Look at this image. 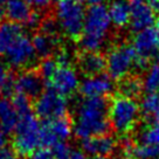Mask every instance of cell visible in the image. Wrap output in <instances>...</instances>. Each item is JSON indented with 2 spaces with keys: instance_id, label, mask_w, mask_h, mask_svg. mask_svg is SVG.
Returning <instances> with one entry per match:
<instances>
[{
  "instance_id": "obj_9",
  "label": "cell",
  "mask_w": 159,
  "mask_h": 159,
  "mask_svg": "<svg viewBox=\"0 0 159 159\" xmlns=\"http://www.w3.org/2000/svg\"><path fill=\"white\" fill-rule=\"evenodd\" d=\"M134 52L137 54V68L143 69L152 59H154L159 52L156 30L146 28L137 32L132 42Z\"/></svg>"
},
{
  "instance_id": "obj_1",
  "label": "cell",
  "mask_w": 159,
  "mask_h": 159,
  "mask_svg": "<svg viewBox=\"0 0 159 159\" xmlns=\"http://www.w3.org/2000/svg\"><path fill=\"white\" fill-rule=\"evenodd\" d=\"M110 129L109 103L104 97H84L77 104L74 118V134L77 138L108 134Z\"/></svg>"
},
{
  "instance_id": "obj_22",
  "label": "cell",
  "mask_w": 159,
  "mask_h": 159,
  "mask_svg": "<svg viewBox=\"0 0 159 159\" xmlns=\"http://www.w3.org/2000/svg\"><path fill=\"white\" fill-rule=\"evenodd\" d=\"M140 111L146 120L158 122L159 120V94L150 93L143 97L140 102Z\"/></svg>"
},
{
  "instance_id": "obj_14",
  "label": "cell",
  "mask_w": 159,
  "mask_h": 159,
  "mask_svg": "<svg viewBox=\"0 0 159 159\" xmlns=\"http://www.w3.org/2000/svg\"><path fill=\"white\" fill-rule=\"evenodd\" d=\"M112 79L109 75L99 74L82 80L79 90L84 97H105L112 91Z\"/></svg>"
},
{
  "instance_id": "obj_28",
  "label": "cell",
  "mask_w": 159,
  "mask_h": 159,
  "mask_svg": "<svg viewBox=\"0 0 159 159\" xmlns=\"http://www.w3.org/2000/svg\"><path fill=\"white\" fill-rule=\"evenodd\" d=\"M59 68V65L56 62L55 59H50V57H46L43 61L40 63V70L39 73L42 76L43 81L49 82V80L53 77V75L55 74V71Z\"/></svg>"
},
{
  "instance_id": "obj_46",
  "label": "cell",
  "mask_w": 159,
  "mask_h": 159,
  "mask_svg": "<svg viewBox=\"0 0 159 159\" xmlns=\"http://www.w3.org/2000/svg\"><path fill=\"white\" fill-rule=\"evenodd\" d=\"M59 1H60V0H59Z\"/></svg>"
},
{
  "instance_id": "obj_43",
  "label": "cell",
  "mask_w": 159,
  "mask_h": 159,
  "mask_svg": "<svg viewBox=\"0 0 159 159\" xmlns=\"http://www.w3.org/2000/svg\"><path fill=\"white\" fill-rule=\"evenodd\" d=\"M156 34H157V40H158V45H159V21L157 24V28H156Z\"/></svg>"
},
{
  "instance_id": "obj_34",
  "label": "cell",
  "mask_w": 159,
  "mask_h": 159,
  "mask_svg": "<svg viewBox=\"0 0 159 159\" xmlns=\"http://www.w3.org/2000/svg\"><path fill=\"white\" fill-rule=\"evenodd\" d=\"M41 18H40V15L36 13V12H33V14L30 15V20L27 21V24L26 25L28 26L30 28H35V27H38L39 25H41Z\"/></svg>"
},
{
  "instance_id": "obj_8",
  "label": "cell",
  "mask_w": 159,
  "mask_h": 159,
  "mask_svg": "<svg viewBox=\"0 0 159 159\" xmlns=\"http://www.w3.org/2000/svg\"><path fill=\"white\" fill-rule=\"evenodd\" d=\"M74 132V122L68 116L41 123V146L52 148L57 142H67Z\"/></svg>"
},
{
  "instance_id": "obj_38",
  "label": "cell",
  "mask_w": 159,
  "mask_h": 159,
  "mask_svg": "<svg viewBox=\"0 0 159 159\" xmlns=\"http://www.w3.org/2000/svg\"><path fill=\"white\" fill-rule=\"evenodd\" d=\"M69 159H87V156L83 151H73Z\"/></svg>"
},
{
  "instance_id": "obj_4",
  "label": "cell",
  "mask_w": 159,
  "mask_h": 159,
  "mask_svg": "<svg viewBox=\"0 0 159 159\" xmlns=\"http://www.w3.org/2000/svg\"><path fill=\"white\" fill-rule=\"evenodd\" d=\"M41 146V124L34 115L20 116L19 123L14 130L13 149L19 156L27 157Z\"/></svg>"
},
{
  "instance_id": "obj_11",
  "label": "cell",
  "mask_w": 159,
  "mask_h": 159,
  "mask_svg": "<svg viewBox=\"0 0 159 159\" xmlns=\"http://www.w3.org/2000/svg\"><path fill=\"white\" fill-rule=\"evenodd\" d=\"M81 81L79 74L71 67H60L49 80V88L56 90L63 96H70L80 88Z\"/></svg>"
},
{
  "instance_id": "obj_36",
  "label": "cell",
  "mask_w": 159,
  "mask_h": 159,
  "mask_svg": "<svg viewBox=\"0 0 159 159\" xmlns=\"http://www.w3.org/2000/svg\"><path fill=\"white\" fill-rule=\"evenodd\" d=\"M28 1L38 8H46L50 4L52 0H28Z\"/></svg>"
},
{
  "instance_id": "obj_18",
  "label": "cell",
  "mask_w": 159,
  "mask_h": 159,
  "mask_svg": "<svg viewBox=\"0 0 159 159\" xmlns=\"http://www.w3.org/2000/svg\"><path fill=\"white\" fill-rule=\"evenodd\" d=\"M5 13L8 21L16 24H27L33 11L28 0H7L5 4Z\"/></svg>"
},
{
  "instance_id": "obj_10",
  "label": "cell",
  "mask_w": 159,
  "mask_h": 159,
  "mask_svg": "<svg viewBox=\"0 0 159 159\" xmlns=\"http://www.w3.org/2000/svg\"><path fill=\"white\" fill-rule=\"evenodd\" d=\"M36 53L30 39L26 34L20 38L5 54L4 59L7 65L15 69H21L30 66L35 61Z\"/></svg>"
},
{
  "instance_id": "obj_29",
  "label": "cell",
  "mask_w": 159,
  "mask_h": 159,
  "mask_svg": "<svg viewBox=\"0 0 159 159\" xmlns=\"http://www.w3.org/2000/svg\"><path fill=\"white\" fill-rule=\"evenodd\" d=\"M12 102H13V104H14L19 116H24V115L32 112V104H30V97H27L25 95H21L16 93L13 96Z\"/></svg>"
},
{
  "instance_id": "obj_17",
  "label": "cell",
  "mask_w": 159,
  "mask_h": 159,
  "mask_svg": "<svg viewBox=\"0 0 159 159\" xmlns=\"http://www.w3.org/2000/svg\"><path fill=\"white\" fill-rule=\"evenodd\" d=\"M79 66L87 76L99 75L107 69V59L98 52H85L80 57Z\"/></svg>"
},
{
  "instance_id": "obj_12",
  "label": "cell",
  "mask_w": 159,
  "mask_h": 159,
  "mask_svg": "<svg viewBox=\"0 0 159 159\" xmlns=\"http://www.w3.org/2000/svg\"><path fill=\"white\" fill-rule=\"evenodd\" d=\"M131 16L130 24L132 30L136 33L146 28H151L156 22L154 8L145 2L144 0H131L130 2Z\"/></svg>"
},
{
  "instance_id": "obj_40",
  "label": "cell",
  "mask_w": 159,
  "mask_h": 159,
  "mask_svg": "<svg viewBox=\"0 0 159 159\" xmlns=\"http://www.w3.org/2000/svg\"><path fill=\"white\" fill-rule=\"evenodd\" d=\"M145 2H148L151 7H153V8H158L159 6V0H144Z\"/></svg>"
},
{
  "instance_id": "obj_44",
  "label": "cell",
  "mask_w": 159,
  "mask_h": 159,
  "mask_svg": "<svg viewBox=\"0 0 159 159\" xmlns=\"http://www.w3.org/2000/svg\"><path fill=\"white\" fill-rule=\"evenodd\" d=\"M7 2V0H0V5H2V4H6Z\"/></svg>"
},
{
  "instance_id": "obj_20",
  "label": "cell",
  "mask_w": 159,
  "mask_h": 159,
  "mask_svg": "<svg viewBox=\"0 0 159 159\" xmlns=\"http://www.w3.org/2000/svg\"><path fill=\"white\" fill-rule=\"evenodd\" d=\"M32 43H33L36 55L46 59V57H49L55 52V48L57 46V38L56 35H50L43 32H40L33 36Z\"/></svg>"
},
{
  "instance_id": "obj_45",
  "label": "cell",
  "mask_w": 159,
  "mask_h": 159,
  "mask_svg": "<svg viewBox=\"0 0 159 159\" xmlns=\"http://www.w3.org/2000/svg\"><path fill=\"white\" fill-rule=\"evenodd\" d=\"M158 11H159V6H158Z\"/></svg>"
},
{
  "instance_id": "obj_19",
  "label": "cell",
  "mask_w": 159,
  "mask_h": 159,
  "mask_svg": "<svg viewBox=\"0 0 159 159\" xmlns=\"http://www.w3.org/2000/svg\"><path fill=\"white\" fill-rule=\"evenodd\" d=\"M20 116L13 102L6 96H0V128L6 134L14 131L19 123Z\"/></svg>"
},
{
  "instance_id": "obj_16",
  "label": "cell",
  "mask_w": 159,
  "mask_h": 159,
  "mask_svg": "<svg viewBox=\"0 0 159 159\" xmlns=\"http://www.w3.org/2000/svg\"><path fill=\"white\" fill-rule=\"evenodd\" d=\"M25 34L22 26L12 21L0 24V56L4 57L12 46Z\"/></svg>"
},
{
  "instance_id": "obj_26",
  "label": "cell",
  "mask_w": 159,
  "mask_h": 159,
  "mask_svg": "<svg viewBox=\"0 0 159 159\" xmlns=\"http://www.w3.org/2000/svg\"><path fill=\"white\" fill-rule=\"evenodd\" d=\"M131 153L134 159H158L159 158V146L138 144L132 146Z\"/></svg>"
},
{
  "instance_id": "obj_7",
  "label": "cell",
  "mask_w": 159,
  "mask_h": 159,
  "mask_svg": "<svg viewBox=\"0 0 159 159\" xmlns=\"http://www.w3.org/2000/svg\"><path fill=\"white\" fill-rule=\"evenodd\" d=\"M35 114L43 120L63 117L68 111V102L66 96L61 95L56 90L48 88L42 91L34 103Z\"/></svg>"
},
{
  "instance_id": "obj_30",
  "label": "cell",
  "mask_w": 159,
  "mask_h": 159,
  "mask_svg": "<svg viewBox=\"0 0 159 159\" xmlns=\"http://www.w3.org/2000/svg\"><path fill=\"white\" fill-rule=\"evenodd\" d=\"M52 152L55 159H69L73 151L66 142H57L52 148Z\"/></svg>"
},
{
  "instance_id": "obj_37",
  "label": "cell",
  "mask_w": 159,
  "mask_h": 159,
  "mask_svg": "<svg viewBox=\"0 0 159 159\" xmlns=\"http://www.w3.org/2000/svg\"><path fill=\"white\" fill-rule=\"evenodd\" d=\"M6 144H7V136L5 131L0 128V150L5 149Z\"/></svg>"
},
{
  "instance_id": "obj_27",
  "label": "cell",
  "mask_w": 159,
  "mask_h": 159,
  "mask_svg": "<svg viewBox=\"0 0 159 159\" xmlns=\"http://www.w3.org/2000/svg\"><path fill=\"white\" fill-rule=\"evenodd\" d=\"M14 90V79L11 76L8 67L0 61V94L7 95Z\"/></svg>"
},
{
  "instance_id": "obj_23",
  "label": "cell",
  "mask_w": 159,
  "mask_h": 159,
  "mask_svg": "<svg viewBox=\"0 0 159 159\" xmlns=\"http://www.w3.org/2000/svg\"><path fill=\"white\" fill-rule=\"evenodd\" d=\"M119 95L136 99L144 90L143 81L137 76H126L119 81Z\"/></svg>"
},
{
  "instance_id": "obj_39",
  "label": "cell",
  "mask_w": 159,
  "mask_h": 159,
  "mask_svg": "<svg viewBox=\"0 0 159 159\" xmlns=\"http://www.w3.org/2000/svg\"><path fill=\"white\" fill-rule=\"evenodd\" d=\"M85 2H88L90 6H95V5H103L105 0H84Z\"/></svg>"
},
{
  "instance_id": "obj_2",
  "label": "cell",
  "mask_w": 159,
  "mask_h": 159,
  "mask_svg": "<svg viewBox=\"0 0 159 159\" xmlns=\"http://www.w3.org/2000/svg\"><path fill=\"white\" fill-rule=\"evenodd\" d=\"M111 24L108 7L104 5L90 6L79 40L80 47L84 52H98L104 45Z\"/></svg>"
},
{
  "instance_id": "obj_32",
  "label": "cell",
  "mask_w": 159,
  "mask_h": 159,
  "mask_svg": "<svg viewBox=\"0 0 159 159\" xmlns=\"http://www.w3.org/2000/svg\"><path fill=\"white\" fill-rule=\"evenodd\" d=\"M30 159H55L52 150L41 146L30 156Z\"/></svg>"
},
{
  "instance_id": "obj_21",
  "label": "cell",
  "mask_w": 159,
  "mask_h": 159,
  "mask_svg": "<svg viewBox=\"0 0 159 159\" xmlns=\"http://www.w3.org/2000/svg\"><path fill=\"white\" fill-rule=\"evenodd\" d=\"M108 10H109L112 25L117 27H124L130 24L131 8H130V4L125 0H116L110 5Z\"/></svg>"
},
{
  "instance_id": "obj_3",
  "label": "cell",
  "mask_w": 159,
  "mask_h": 159,
  "mask_svg": "<svg viewBox=\"0 0 159 159\" xmlns=\"http://www.w3.org/2000/svg\"><path fill=\"white\" fill-rule=\"evenodd\" d=\"M140 105L136 99L118 95L109 104V122L111 129L119 136H125L137 126Z\"/></svg>"
},
{
  "instance_id": "obj_42",
  "label": "cell",
  "mask_w": 159,
  "mask_h": 159,
  "mask_svg": "<svg viewBox=\"0 0 159 159\" xmlns=\"http://www.w3.org/2000/svg\"><path fill=\"white\" fill-rule=\"evenodd\" d=\"M94 159H115L110 156H101V157H94Z\"/></svg>"
},
{
  "instance_id": "obj_31",
  "label": "cell",
  "mask_w": 159,
  "mask_h": 159,
  "mask_svg": "<svg viewBox=\"0 0 159 159\" xmlns=\"http://www.w3.org/2000/svg\"><path fill=\"white\" fill-rule=\"evenodd\" d=\"M41 32L43 33H47V34L50 35H56L57 33V30H59V24L57 21H55L54 19H46L41 22Z\"/></svg>"
},
{
  "instance_id": "obj_41",
  "label": "cell",
  "mask_w": 159,
  "mask_h": 159,
  "mask_svg": "<svg viewBox=\"0 0 159 159\" xmlns=\"http://www.w3.org/2000/svg\"><path fill=\"white\" fill-rule=\"evenodd\" d=\"M6 16V13H5V7H2V5H0V24L2 22V20Z\"/></svg>"
},
{
  "instance_id": "obj_25",
  "label": "cell",
  "mask_w": 159,
  "mask_h": 159,
  "mask_svg": "<svg viewBox=\"0 0 159 159\" xmlns=\"http://www.w3.org/2000/svg\"><path fill=\"white\" fill-rule=\"evenodd\" d=\"M144 90L150 93H157L159 90V60H156L148 69L143 80Z\"/></svg>"
},
{
  "instance_id": "obj_5",
  "label": "cell",
  "mask_w": 159,
  "mask_h": 159,
  "mask_svg": "<svg viewBox=\"0 0 159 159\" xmlns=\"http://www.w3.org/2000/svg\"><path fill=\"white\" fill-rule=\"evenodd\" d=\"M87 12L81 0H60L56 6V21L59 27L69 38H80Z\"/></svg>"
},
{
  "instance_id": "obj_15",
  "label": "cell",
  "mask_w": 159,
  "mask_h": 159,
  "mask_svg": "<svg viewBox=\"0 0 159 159\" xmlns=\"http://www.w3.org/2000/svg\"><path fill=\"white\" fill-rule=\"evenodd\" d=\"M82 150L93 157L110 156L117 148V140L110 134H101L82 139Z\"/></svg>"
},
{
  "instance_id": "obj_33",
  "label": "cell",
  "mask_w": 159,
  "mask_h": 159,
  "mask_svg": "<svg viewBox=\"0 0 159 159\" xmlns=\"http://www.w3.org/2000/svg\"><path fill=\"white\" fill-rule=\"evenodd\" d=\"M56 62L60 67H70V62H71V56L69 53L67 52H61L56 56Z\"/></svg>"
},
{
  "instance_id": "obj_35",
  "label": "cell",
  "mask_w": 159,
  "mask_h": 159,
  "mask_svg": "<svg viewBox=\"0 0 159 159\" xmlns=\"http://www.w3.org/2000/svg\"><path fill=\"white\" fill-rule=\"evenodd\" d=\"M0 159H19V157L14 151L5 148V149L0 150Z\"/></svg>"
},
{
  "instance_id": "obj_6",
  "label": "cell",
  "mask_w": 159,
  "mask_h": 159,
  "mask_svg": "<svg viewBox=\"0 0 159 159\" xmlns=\"http://www.w3.org/2000/svg\"><path fill=\"white\" fill-rule=\"evenodd\" d=\"M134 68H137V54L134 47L122 45L109 52L107 56V70L112 80H123L129 76L130 71Z\"/></svg>"
},
{
  "instance_id": "obj_13",
  "label": "cell",
  "mask_w": 159,
  "mask_h": 159,
  "mask_svg": "<svg viewBox=\"0 0 159 159\" xmlns=\"http://www.w3.org/2000/svg\"><path fill=\"white\" fill-rule=\"evenodd\" d=\"M45 81L40 73L34 70H25L14 79V90L18 94L30 98H38L43 91Z\"/></svg>"
},
{
  "instance_id": "obj_24",
  "label": "cell",
  "mask_w": 159,
  "mask_h": 159,
  "mask_svg": "<svg viewBox=\"0 0 159 159\" xmlns=\"http://www.w3.org/2000/svg\"><path fill=\"white\" fill-rule=\"evenodd\" d=\"M138 144L159 146V120L148 122L144 128H142L137 134Z\"/></svg>"
}]
</instances>
